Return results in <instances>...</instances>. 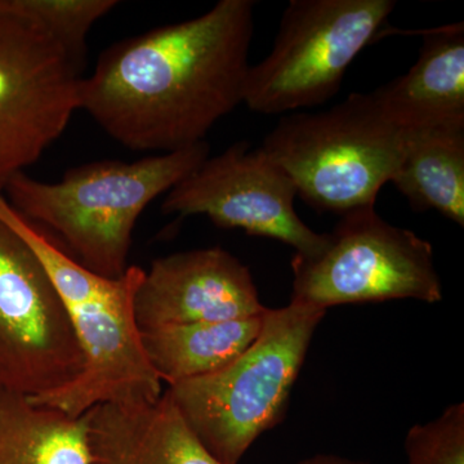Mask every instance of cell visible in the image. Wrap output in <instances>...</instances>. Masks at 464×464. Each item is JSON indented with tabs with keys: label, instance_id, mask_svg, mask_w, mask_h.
<instances>
[{
	"label": "cell",
	"instance_id": "obj_1",
	"mask_svg": "<svg viewBox=\"0 0 464 464\" xmlns=\"http://www.w3.org/2000/svg\"><path fill=\"white\" fill-rule=\"evenodd\" d=\"M253 0H219L206 14L121 39L84 76L79 110L130 151H177L206 141L243 103Z\"/></svg>",
	"mask_w": 464,
	"mask_h": 464
},
{
	"label": "cell",
	"instance_id": "obj_2",
	"mask_svg": "<svg viewBox=\"0 0 464 464\" xmlns=\"http://www.w3.org/2000/svg\"><path fill=\"white\" fill-rule=\"evenodd\" d=\"M0 219L35 253L72 324L83 368L53 392L30 399L72 417L101 404L157 401L161 384L143 350L134 297L145 275L130 266L121 277L102 276L63 252L32 222L18 215L0 191Z\"/></svg>",
	"mask_w": 464,
	"mask_h": 464
},
{
	"label": "cell",
	"instance_id": "obj_3",
	"mask_svg": "<svg viewBox=\"0 0 464 464\" xmlns=\"http://www.w3.org/2000/svg\"><path fill=\"white\" fill-rule=\"evenodd\" d=\"M207 141L134 161L105 159L72 168L56 182L17 173L3 195L18 215L56 232L78 261L102 276L128 270L143 210L209 158Z\"/></svg>",
	"mask_w": 464,
	"mask_h": 464
},
{
	"label": "cell",
	"instance_id": "obj_4",
	"mask_svg": "<svg viewBox=\"0 0 464 464\" xmlns=\"http://www.w3.org/2000/svg\"><path fill=\"white\" fill-rule=\"evenodd\" d=\"M326 311L290 301L267 308L261 332L216 373L168 386L195 435L222 464H239L266 431L284 420L290 392Z\"/></svg>",
	"mask_w": 464,
	"mask_h": 464
},
{
	"label": "cell",
	"instance_id": "obj_5",
	"mask_svg": "<svg viewBox=\"0 0 464 464\" xmlns=\"http://www.w3.org/2000/svg\"><path fill=\"white\" fill-rule=\"evenodd\" d=\"M404 130L391 123L372 93H351L320 112L283 116L261 149L319 212L344 216L375 207L398 169Z\"/></svg>",
	"mask_w": 464,
	"mask_h": 464
},
{
	"label": "cell",
	"instance_id": "obj_6",
	"mask_svg": "<svg viewBox=\"0 0 464 464\" xmlns=\"http://www.w3.org/2000/svg\"><path fill=\"white\" fill-rule=\"evenodd\" d=\"M395 7L392 0H290L273 50L249 66L243 103L277 115L328 102Z\"/></svg>",
	"mask_w": 464,
	"mask_h": 464
},
{
	"label": "cell",
	"instance_id": "obj_7",
	"mask_svg": "<svg viewBox=\"0 0 464 464\" xmlns=\"http://www.w3.org/2000/svg\"><path fill=\"white\" fill-rule=\"evenodd\" d=\"M292 302L341 304L417 299L436 304L442 285L429 241L384 221L375 207L341 217L314 256H293Z\"/></svg>",
	"mask_w": 464,
	"mask_h": 464
},
{
	"label": "cell",
	"instance_id": "obj_8",
	"mask_svg": "<svg viewBox=\"0 0 464 464\" xmlns=\"http://www.w3.org/2000/svg\"><path fill=\"white\" fill-rule=\"evenodd\" d=\"M83 66L38 26L0 9V191L65 132Z\"/></svg>",
	"mask_w": 464,
	"mask_h": 464
},
{
	"label": "cell",
	"instance_id": "obj_9",
	"mask_svg": "<svg viewBox=\"0 0 464 464\" xmlns=\"http://www.w3.org/2000/svg\"><path fill=\"white\" fill-rule=\"evenodd\" d=\"M82 368L81 348L44 267L0 219V390L39 398Z\"/></svg>",
	"mask_w": 464,
	"mask_h": 464
},
{
	"label": "cell",
	"instance_id": "obj_10",
	"mask_svg": "<svg viewBox=\"0 0 464 464\" xmlns=\"http://www.w3.org/2000/svg\"><path fill=\"white\" fill-rule=\"evenodd\" d=\"M295 183L261 148L239 141L208 158L161 204L166 215L206 216L221 228L282 241L295 255L322 250L326 234L308 227L295 208Z\"/></svg>",
	"mask_w": 464,
	"mask_h": 464
},
{
	"label": "cell",
	"instance_id": "obj_11",
	"mask_svg": "<svg viewBox=\"0 0 464 464\" xmlns=\"http://www.w3.org/2000/svg\"><path fill=\"white\" fill-rule=\"evenodd\" d=\"M252 274L227 250H188L155 259L134 297L140 331L259 316Z\"/></svg>",
	"mask_w": 464,
	"mask_h": 464
},
{
	"label": "cell",
	"instance_id": "obj_12",
	"mask_svg": "<svg viewBox=\"0 0 464 464\" xmlns=\"http://www.w3.org/2000/svg\"><path fill=\"white\" fill-rule=\"evenodd\" d=\"M85 415L93 464H222L168 391L157 401L101 404Z\"/></svg>",
	"mask_w": 464,
	"mask_h": 464
},
{
	"label": "cell",
	"instance_id": "obj_13",
	"mask_svg": "<svg viewBox=\"0 0 464 464\" xmlns=\"http://www.w3.org/2000/svg\"><path fill=\"white\" fill-rule=\"evenodd\" d=\"M423 44L406 74L372 92L401 130L464 124V25L420 32Z\"/></svg>",
	"mask_w": 464,
	"mask_h": 464
},
{
	"label": "cell",
	"instance_id": "obj_14",
	"mask_svg": "<svg viewBox=\"0 0 464 464\" xmlns=\"http://www.w3.org/2000/svg\"><path fill=\"white\" fill-rule=\"evenodd\" d=\"M391 182L415 210H436L463 227L464 124L404 130Z\"/></svg>",
	"mask_w": 464,
	"mask_h": 464
},
{
	"label": "cell",
	"instance_id": "obj_15",
	"mask_svg": "<svg viewBox=\"0 0 464 464\" xmlns=\"http://www.w3.org/2000/svg\"><path fill=\"white\" fill-rule=\"evenodd\" d=\"M264 314L246 319L143 331V350L159 380L168 386L204 377L221 371L255 342L261 332Z\"/></svg>",
	"mask_w": 464,
	"mask_h": 464
},
{
	"label": "cell",
	"instance_id": "obj_16",
	"mask_svg": "<svg viewBox=\"0 0 464 464\" xmlns=\"http://www.w3.org/2000/svg\"><path fill=\"white\" fill-rule=\"evenodd\" d=\"M0 464H93L87 415L0 390Z\"/></svg>",
	"mask_w": 464,
	"mask_h": 464
},
{
	"label": "cell",
	"instance_id": "obj_17",
	"mask_svg": "<svg viewBox=\"0 0 464 464\" xmlns=\"http://www.w3.org/2000/svg\"><path fill=\"white\" fill-rule=\"evenodd\" d=\"M118 5L116 0H0V9L38 26L82 61L92 27Z\"/></svg>",
	"mask_w": 464,
	"mask_h": 464
},
{
	"label": "cell",
	"instance_id": "obj_18",
	"mask_svg": "<svg viewBox=\"0 0 464 464\" xmlns=\"http://www.w3.org/2000/svg\"><path fill=\"white\" fill-rule=\"evenodd\" d=\"M406 464H464V405L448 406L431 422L406 433Z\"/></svg>",
	"mask_w": 464,
	"mask_h": 464
},
{
	"label": "cell",
	"instance_id": "obj_19",
	"mask_svg": "<svg viewBox=\"0 0 464 464\" xmlns=\"http://www.w3.org/2000/svg\"><path fill=\"white\" fill-rule=\"evenodd\" d=\"M298 464H368L364 462H357V460L347 459L333 454H316V456L306 458Z\"/></svg>",
	"mask_w": 464,
	"mask_h": 464
}]
</instances>
